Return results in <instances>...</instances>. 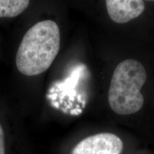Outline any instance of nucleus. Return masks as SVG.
<instances>
[{
  "instance_id": "1",
  "label": "nucleus",
  "mask_w": 154,
  "mask_h": 154,
  "mask_svg": "<svg viewBox=\"0 0 154 154\" xmlns=\"http://www.w3.org/2000/svg\"><path fill=\"white\" fill-rule=\"evenodd\" d=\"M60 31L57 23H36L23 37L16 56L18 70L25 76H36L51 66L60 48Z\"/></svg>"
},
{
  "instance_id": "2",
  "label": "nucleus",
  "mask_w": 154,
  "mask_h": 154,
  "mask_svg": "<svg viewBox=\"0 0 154 154\" xmlns=\"http://www.w3.org/2000/svg\"><path fill=\"white\" fill-rule=\"evenodd\" d=\"M147 74L143 65L135 59H126L119 63L113 72L108 100L111 109L119 115L138 112L144 103L140 89Z\"/></svg>"
},
{
  "instance_id": "3",
  "label": "nucleus",
  "mask_w": 154,
  "mask_h": 154,
  "mask_svg": "<svg viewBox=\"0 0 154 154\" xmlns=\"http://www.w3.org/2000/svg\"><path fill=\"white\" fill-rule=\"evenodd\" d=\"M123 148L122 140L116 135L100 133L79 142L71 154H120Z\"/></svg>"
},
{
  "instance_id": "4",
  "label": "nucleus",
  "mask_w": 154,
  "mask_h": 154,
  "mask_svg": "<svg viewBox=\"0 0 154 154\" xmlns=\"http://www.w3.org/2000/svg\"><path fill=\"white\" fill-rule=\"evenodd\" d=\"M106 2L109 16L119 24L136 19L145 9L143 0H106Z\"/></svg>"
},
{
  "instance_id": "5",
  "label": "nucleus",
  "mask_w": 154,
  "mask_h": 154,
  "mask_svg": "<svg viewBox=\"0 0 154 154\" xmlns=\"http://www.w3.org/2000/svg\"><path fill=\"white\" fill-rule=\"evenodd\" d=\"M29 0H0V18L18 16L28 7Z\"/></svg>"
},
{
  "instance_id": "6",
  "label": "nucleus",
  "mask_w": 154,
  "mask_h": 154,
  "mask_svg": "<svg viewBox=\"0 0 154 154\" xmlns=\"http://www.w3.org/2000/svg\"><path fill=\"white\" fill-rule=\"evenodd\" d=\"M0 154H5V134L1 124H0Z\"/></svg>"
},
{
  "instance_id": "7",
  "label": "nucleus",
  "mask_w": 154,
  "mask_h": 154,
  "mask_svg": "<svg viewBox=\"0 0 154 154\" xmlns=\"http://www.w3.org/2000/svg\"><path fill=\"white\" fill-rule=\"evenodd\" d=\"M146 1H152V2H154V0H146Z\"/></svg>"
}]
</instances>
